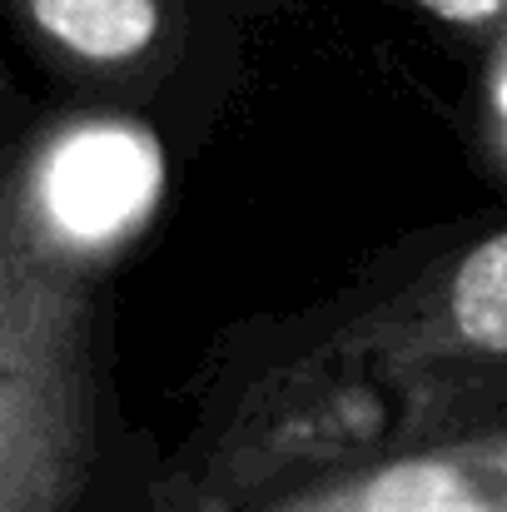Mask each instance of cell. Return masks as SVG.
Segmentation results:
<instances>
[{
	"label": "cell",
	"mask_w": 507,
	"mask_h": 512,
	"mask_svg": "<svg viewBox=\"0 0 507 512\" xmlns=\"http://www.w3.org/2000/svg\"><path fill=\"white\" fill-rule=\"evenodd\" d=\"M209 512H507V423L378 453Z\"/></svg>",
	"instance_id": "277c9868"
},
{
	"label": "cell",
	"mask_w": 507,
	"mask_h": 512,
	"mask_svg": "<svg viewBox=\"0 0 507 512\" xmlns=\"http://www.w3.org/2000/svg\"><path fill=\"white\" fill-rule=\"evenodd\" d=\"M493 110H498L503 135H507V55H503V65H498V80H493Z\"/></svg>",
	"instance_id": "8992f818"
},
{
	"label": "cell",
	"mask_w": 507,
	"mask_h": 512,
	"mask_svg": "<svg viewBox=\"0 0 507 512\" xmlns=\"http://www.w3.org/2000/svg\"><path fill=\"white\" fill-rule=\"evenodd\" d=\"M507 388V229L269 373L219 433L194 512L423 443Z\"/></svg>",
	"instance_id": "6da1fadb"
},
{
	"label": "cell",
	"mask_w": 507,
	"mask_h": 512,
	"mask_svg": "<svg viewBox=\"0 0 507 512\" xmlns=\"http://www.w3.org/2000/svg\"><path fill=\"white\" fill-rule=\"evenodd\" d=\"M165 184L160 145L115 115L65 120L15 179L10 199L25 234L70 269H100L155 214Z\"/></svg>",
	"instance_id": "3957f363"
},
{
	"label": "cell",
	"mask_w": 507,
	"mask_h": 512,
	"mask_svg": "<svg viewBox=\"0 0 507 512\" xmlns=\"http://www.w3.org/2000/svg\"><path fill=\"white\" fill-rule=\"evenodd\" d=\"M90 309L0 189V512H70L90 468Z\"/></svg>",
	"instance_id": "7a4b0ae2"
},
{
	"label": "cell",
	"mask_w": 507,
	"mask_h": 512,
	"mask_svg": "<svg viewBox=\"0 0 507 512\" xmlns=\"http://www.w3.org/2000/svg\"><path fill=\"white\" fill-rule=\"evenodd\" d=\"M418 5L458 30H483V35L507 30V0H418Z\"/></svg>",
	"instance_id": "5b68a950"
}]
</instances>
